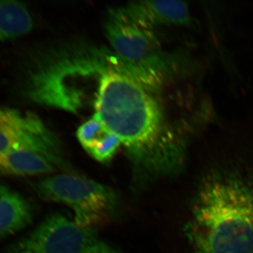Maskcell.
I'll use <instances>...</instances> for the list:
<instances>
[{
  "label": "cell",
  "mask_w": 253,
  "mask_h": 253,
  "mask_svg": "<svg viewBox=\"0 0 253 253\" xmlns=\"http://www.w3.org/2000/svg\"><path fill=\"white\" fill-rule=\"evenodd\" d=\"M106 31L110 44L131 76L146 87L157 85L165 61L152 28L118 9L111 12Z\"/></svg>",
  "instance_id": "cell-4"
},
{
  "label": "cell",
  "mask_w": 253,
  "mask_h": 253,
  "mask_svg": "<svg viewBox=\"0 0 253 253\" xmlns=\"http://www.w3.org/2000/svg\"><path fill=\"white\" fill-rule=\"evenodd\" d=\"M33 151L49 160L56 168L73 172L54 135L34 113L0 106V154Z\"/></svg>",
  "instance_id": "cell-5"
},
{
  "label": "cell",
  "mask_w": 253,
  "mask_h": 253,
  "mask_svg": "<svg viewBox=\"0 0 253 253\" xmlns=\"http://www.w3.org/2000/svg\"><path fill=\"white\" fill-rule=\"evenodd\" d=\"M33 207L23 195L0 184V240L16 234L32 222Z\"/></svg>",
  "instance_id": "cell-8"
},
{
  "label": "cell",
  "mask_w": 253,
  "mask_h": 253,
  "mask_svg": "<svg viewBox=\"0 0 253 253\" xmlns=\"http://www.w3.org/2000/svg\"><path fill=\"white\" fill-rule=\"evenodd\" d=\"M98 84L94 115L126 147L134 192L179 170L182 147L148 88L122 62L105 68Z\"/></svg>",
  "instance_id": "cell-1"
},
{
  "label": "cell",
  "mask_w": 253,
  "mask_h": 253,
  "mask_svg": "<svg viewBox=\"0 0 253 253\" xmlns=\"http://www.w3.org/2000/svg\"><path fill=\"white\" fill-rule=\"evenodd\" d=\"M192 253H253V178L236 168L208 172L191 205Z\"/></svg>",
  "instance_id": "cell-2"
},
{
  "label": "cell",
  "mask_w": 253,
  "mask_h": 253,
  "mask_svg": "<svg viewBox=\"0 0 253 253\" xmlns=\"http://www.w3.org/2000/svg\"><path fill=\"white\" fill-rule=\"evenodd\" d=\"M33 20L27 6L15 0H0V43L28 34Z\"/></svg>",
  "instance_id": "cell-11"
},
{
  "label": "cell",
  "mask_w": 253,
  "mask_h": 253,
  "mask_svg": "<svg viewBox=\"0 0 253 253\" xmlns=\"http://www.w3.org/2000/svg\"><path fill=\"white\" fill-rule=\"evenodd\" d=\"M121 9L129 17L151 28L157 25H186L191 17L189 6L184 1H136Z\"/></svg>",
  "instance_id": "cell-7"
},
{
  "label": "cell",
  "mask_w": 253,
  "mask_h": 253,
  "mask_svg": "<svg viewBox=\"0 0 253 253\" xmlns=\"http://www.w3.org/2000/svg\"><path fill=\"white\" fill-rule=\"evenodd\" d=\"M97 239L94 229L81 227L74 220L54 214L4 253H82Z\"/></svg>",
  "instance_id": "cell-6"
},
{
  "label": "cell",
  "mask_w": 253,
  "mask_h": 253,
  "mask_svg": "<svg viewBox=\"0 0 253 253\" xmlns=\"http://www.w3.org/2000/svg\"><path fill=\"white\" fill-rule=\"evenodd\" d=\"M56 168L38 153L18 150L0 154V176L50 174Z\"/></svg>",
  "instance_id": "cell-10"
},
{
  "label": "cell",
  "mask_w": 253,
  "mask_h": 253,
  "mask_svg": "<svg viewBox=\"0 0 253 253\" xmlns=\"http://www.w3.org/2000/svg\"><path fill=\"white\" fill-rule=\"evenodd\" d=\"M82 253H120L109 245L96 240L94 242L89 245Z\"/></svg>",
  "instance_id": "cell-12"
},
{
  "label": "cell",
  "mask_w": 253,
  "mask_h": 253,
  "mask_svg": "<svg viewBox=\"0 0 253 253\" xmlns=\"http://www.w3.org/2000/svg\"><path fill=\"white\" fill-rule=\"evenodd\" d=\"M77 136L86 152L101 163L111 161L122 144L94 115L80 126Z\"/></svg>",
  "instance_id": "cell-9"
},
{
  "label": "cell",
  "mask_w": 253,
  "mask_h": 253,
  "mask_svg": "<svg viewBox=\"0 0 253 253\" xmlns=\"http://www.w3.org/2000/svg\"><path fill=\"white\" fill-rule=\"evenodd\" d=\"M33 186L41 199L71 208L75 222L86 229L111 219L118 208V196L112 189L74 173L46 176Z\"/></svg>",
  "instance_id": "cell-3"
}]
</instances>
